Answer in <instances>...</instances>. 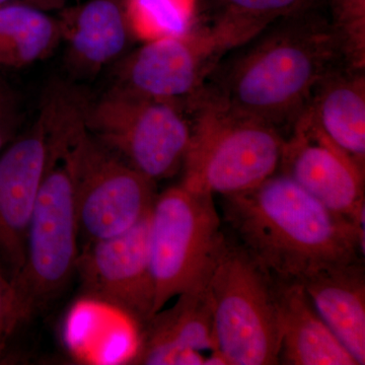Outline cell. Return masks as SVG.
Returning a JSON list of instances; mask_svg holds the SVG:
<instances>
[{
	"instance_id": "44dd1931",
	"label": "cell",
	"mask_w": 365,
	"mask_h": 365,
	"mask_svg": "<svg viewBox=\"0 0 365 365\" xmlns=\"http://www.w3.org/2000/svg\"><path fill=\"white\" fill-rule=\"evenodd\" d=\"M223 11L270 26L274 21L314 11L321 0H220Z\"/></svg>"
},
{
	"instance_id": "7c38bea8",
	"label": "cell",
	"mask_w": 365,
	"mask_h": 365,
	"mask_svg": "<svg viewBox=\"0 0 365 365\" xmlns=\"http://www.w3.org/2000/svg\"><path fill=\"white\" fill-rule=\"evenodd\" d=\"M47 162V130L40 109L32 126L0 153V265L11 282L20 273L26 232Z\"/></svg>"
},
{
	"instance_id": "9c48e42d",
	"label": "cell",
	"mask_w": 365,
	"mask_h": 365,
	"mask_svg": "<svg viewBox=\"0 0 365 365\" xmlns=\"http://www.w3.org/2000/svg\"><path fill=\"white\" fill-rule=\"evenodd\" d=\"M79 241L97 242L130 230L150 212L155 182L97 140L88 126L72 150Z\"/></svg>"
},
{
	"instance_id": "ac0fdd59",
	"label": "cell",
	"mask_w": 365,
	"mask_h": 365,
	"mask_svg": "<svg viewBox=\"0 0 365 365\" xmlns=\"http://www.w3.org/2000/svg\"><path fill=\"white\" fill-rule=\"evenodd\" d=\"M61 40L58 20L26 2L0 6V67L21 68L44 59Z\"/></svg>"
},
{
	"instance_id": "8992f818",
	"label": "cell",
	"mask_w": 365,
	"mask_h": 365,
	"mask_svg": "<svg viewBox=\"0 0 365 365\" xmlns=\"http://www.w3.org/2000/svg\"><path fill=\"white\" fill-rule=\"evenodd\" d=\"M268 25L223 11L211 26L144 43L124 60L119 83L150 97L189 104L205 88L223 57Z\"/></svg>"
},
{
	"instance_id": "5b68a950",
	"label": "cell",
	"mask_w": 365,
	"mask_h": 365,
	"mask_svg": "<svg viewBox=\"0 0 365 365\" xmlns=\"http://www.w3.org/2000/svg\"><path fill=\"white\" fill-rule=\"evenodd\" d=\"M206 283L216 355L222 364H279L275 280L239 242L223 235L209 264Z\"/></svg>"
},
{
	"instance_id": "30bf717a",
	"label": "cell",
	"mask_w": 365,
	"mask_h": 365,
	"mask_svg": "<svg viewBox=\"0 0 365 365\" xmlns=\"http://www.w3.org/2000/svg\"><path fill=\"white\" fill-rule=\"evenodd\" d=\"M150 212L122 234L81 245L76 274L81 292L143 327L155 314L150 256Z\"/></svg>"
},
{
	"instance_id": "d4e9b609",
	"label": "cell",
	"mask_w": 365,
	"mask_h": 365,
	"mask_svg": "<svg viewBox=\"0 0 365 365\" xmlns=\"http://www.w3.org/2000/svg\"><path fill=\"white\" fill-rule=\"evenodd\" d=\"M1 69H2L1 67H0V71H1Z\"/></svg>"
},
{
	"instance_id": "2e32d148",
	"label": "cell",
	"mask_w": 365,
	"mask_h": 365,
	"mask_svg": "<svg viewBox=\"0 0 365 365\" xmlns=\"http://www.w3.org/2000/svg\"><path fill=\"white\" fill-rule=\"evenodd\" d=\"M321 319L349 352L365 364L364 261L329 269L300 283Z\"/></svg>"
},
{
	"instance_id": "7402d4cb",
	"label": "cell",
	"mask_w": 365,
	"mask_h": 365,
	"mask_svg": "<svg viewBox=\"0 0 365 365\" xmlns=\"http://www.w3.org/2000/svg\"><path fill=\"white\" fill-rule=\"evenodd\" d=\"M21 116L16 93L0 76V153L18 136Z\"/></svg>"
},
{
	"instance_id": "ba28073f",
	"label": "cell",
	"mask_w": 365,
	"mask_h": 365,
	"mask_svg": "<svg viewBox=\"0 0 365 365\" xmlns=\"http://www.w3.org/2000/svg\"><path fill=\"white\" fill-rule=\"evenodd\" d=\"M213 197L182 184L155 197L150 220L155 314L198 282L222 241Z\"/></svg>"
},
{
	"instance_id": "7a4b0ae2",
	"label": "cell",
	"mask_w": 365,
	"mask_h": 365,
	"mask_svg": "<svg viewBox=\"0 0 365 365\" xmlns=\"http://www.w3.org/2000/svg\"><path fill=\"white\" fill-rule=\"evenodd\" d=\"M218 88L207 91L232 109L278 127L294 123L317 86L342 58L330 20L314 11L282 19L242 46Z\"/></svg>"
},
{
	"instance_id": "5bb4252c",
	"label": "cell",
	"mask_w": 365,
	"mask_h": 365,
	"mask_svg": "<svg viewBox=\"0 0 365 365\" xmlns=\"http://www.w3.org/2000/svg\"><path fill=\"white\" fill-rule=\"evenodd\" d=\"M58 21L69 66L83 76L97 73L119 57L132 36L121 0H91L66 11Z\"/></svg>"
},
{
	"instance_id": "e0dca14e",
	"label": "cell",
	"mask_w": 365,
	"mask_h": 365,
	"mask_svg": "<svg viewBox=\"0 0 365 365\" xmlns=\"http://www.w3.org/2000/svg\"><path fill=\"white\" fill-rule=\"evenodd\" d=\"M307 108L328 138L365 168V71L334 68Z\"/></svg>"
},
{
	"instance_id": "d6986e66",
	"label": "cell",
	"mask_w": 365,
	"mask_h": 365,
	"mask_svg": "<svg viewBox=\"0 0 365 365\" xmlns=\"http://www.w3.org/2000/svg\"><path fill=\"white\" fill-rule=\"evenodd\" d=\"M195 9L196 0H125L132 36L144 42L188 32Z\"/></svg>"
},
{
	"instance_id": "603a6c76",
	"label": "cell",
	"mask_w": 365,
	"mask_h": 365,
	"mask_svg": "<svg viewBox=\"0 0 365 365\" xmlns=\"http://www.w3.org/2000/svg\"><path fill=\"white\" fill-rule=\"evenodd\" d=\"M13 309V282L0 265V359L6 350L7 341L14 333Z\"/></svg>"
},
{
	"instance_id": "cb8c5ba5",
	"label": "cell",
	"mask_w": 365,
	"mask_h": 365,
	"mask_svg": "<svg viewBox=\"0 0 365 365\" xmlns=\"http://www.w3.org/2000/svg\"><path fill=\"white\" fill-rule=\"evenodd\" d=\"M13 1L26 2V4H32V6L40 7L46 11H49L52 9H62L67 0H0V6Z\"/></svg>"
},
{
	"instance_id": "8fae6325",
	"label": "cell",
	"mask_w": 365,
	"mask_h": 365,
	"mask_svg": "<svg viewBox=\"0 0 365 365\" xmlns=\"http://www.w3.org/2000/svg\"><path fill=\"white\" fill-rule=\"evenodd\" d=\"M278 172L364 230L365 168L328 138L307 108L284 136Z\"/></svg>"
},
{
	"instance_id": "52a82bcc",
	"label": "cell",
	"mask_w": 365,
	"mask_h": 365,
	"mask_svg": "<svg viewBox=\"0 0 365 365\" xmlns=\"http://www.w3.org/2000/svg\"><path fill=\"white\" fill-rule=\"evenodd\" d=\"M184 104L117 85L86 105L91 135L153 181L182 169L191 138Z\"/></svg>"
},
{
	"instance_id": "ffe728a7",
	"label": "cell",
	"mask_w": 365,
	"mask_h": 365,
	"mask_svg": "<svg viewBox=\"0 0 365 365\" xmlns=\"http://www.w3.org/2000/svg\"><path fill=\"white\" fill-rule=\"evenodd\" d=\"M330 9L346 66L365 71V0H330Z\"/></svg>"
},
{
	"instance_id": "4fadbf2b",
	"label": "cell",
	"mask_w": 365,
	"mask_h": 365,
	"mask_svg": "<svg viewBox=\"0 0 365 365\" xmlns=\"http://www.w3.org/2000/svg\"><path fill=\"white\" fill-rule=\"evenodd\" d=\"M208 269V268H207ZM205 274L178 295L174 306L160 309L143 327L128 364L140 365L211 364L216 355L212 311Z\"/></svg>"
},
{
	"instance_id": "6da1fadb",
	"label": "cell",
	"mask_w": 365,
	"mask_h": 365,
	"mask_svg": "<svg viewBox=\"0 0 365 365\" xmlns=\"http://www.w3.org/2000/svg\"><path fill=\"white\" fill-rule=\"evenodd\" d=\"M223 199V216L235 241L273 279L302 283L364 261V230L282 173Z\"/></svg>"
},
{
	"instance_id": "9a60e30c",
	"label": "cell",
	"mask_w": 365,
	"mask_h": 365,
	"mask_svg": "<svg viewBox=\"0 0 365 365\" xmlns=\"http://www.w3.org/2000/svg\"><path fill=\"white\" fill-rule=\"evenodd\" d=\"M275 287L281 328L279 364L356 365L299 282L275 280Z\"/></svg>"
},
{
	"instance_id": "277c9868",
	"label": "cell",
	"mask_w": 365,
	"mask_h": 365,
	"mask_svg": "<svg viewBox=\"0 0 365 365\" xmlns=\"http://www.w3.org/2000/svg\"><path fill=\"white\" fill-rule=\"evenodd\" d=\"M189 107L194 117L182 186L212 196L235 195L278 172L284 145L278 127L232 109L205 90Z\"/></svg>"
},
{
	"instance_id": "3957f363",
	"label": "cell",
	"mask_w": 365,
	"mask_h": 365,
	"mask_svg": "<svg viewBox=\"0 0 365 365\" xmlns=\"http://www.w3.org/2000/svg\"><path fill=\"white\" fill-rule=\"evenodd\" d=\"M46 130L45 175L26 232L23 266L13 284L14 332L66 289L81 248L72 178L79 126L56 122Z\"/></svg>"
}]
</instances>
